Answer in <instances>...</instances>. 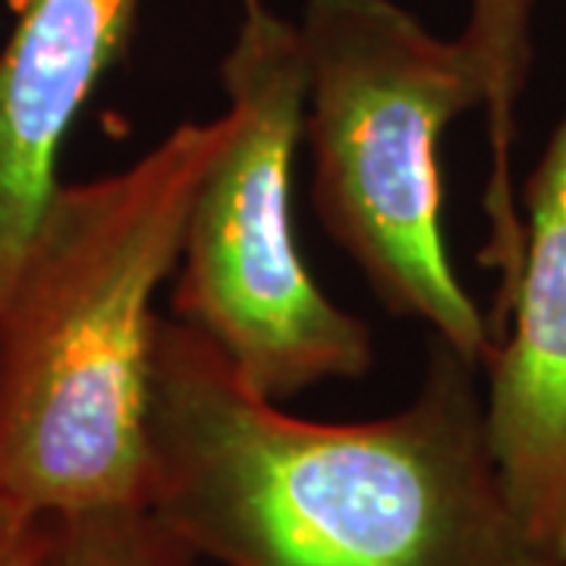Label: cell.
<instances>
[{"instance_id": "1", "label": "cell", "mask_w": 566, "mask_h": 566, "mask_svg": "<svg viewBox=\"0 0 566 566\" xmlns=\"http://www.w3.org/2000/svg\"><path fill=\"white\" fill-rule=\"evenodd\" d=\"M482 365L431 337L422 387L371 422H308L158 318L148 506L223 566H528L485 428Z\"/></svg>"}, {"instance_id": "2", "label": "cell", "mask_w": 566, "mask_h": 566, "mask_svg": "<svg viewBox=\"0 0 566 566\" xmlns=\"http://www.w3.org/2000/svg\"><path fill=\"white\" fill-rule=\"evenodd\" d=\"M230 114L180 123L98 180L61 182L0 303V510L148 506L155 296Z\"/></svg>"}, {"instance_id": "3", "label": "cell", "mask_w": 566, "mask_h": 566, "mask_svg": "<svg viewBox=\"0 0 566 566\" xmlns=\"http://www.w3.org/2000/svg\"><path fill=\"white\" fill-rule=\"evenodd\" d=\"M305 61L312 202L378 303L485 368L494 334L444 245L438 142L485 104L460 39L394 0H308Z\"/></svg>"}, {"instance_id": "4", "label": "cell", "mask_w": 566, "mask_h": 566, "mask_svg": "<svg viewBox=\"0 0 566 566\" xmlns=\"http://www.w3.org/2000/svg\"><path fill=\"white\" fill-rule=\"evenodd\" d=\"M230 133L205 170L182 233L174 318L214 344L268 400L363 378L371 331L312 277L293 223V164L305 136L296 22L243 0L221 63Z\"/></svg>"}, {"instance_id": "5", "label": "cell", "mask_w": 566, "mask_h": 566, "mask_svg": "<svg viewBox=\"0 0 566 566\" xmlns=\"http://www.w3.org/2000/svg\"><path fill=\"white\" fill-rule=\"evenodd\" d=\"M523 199L526 252L485 363V428L528 551L566 566V107Z\"/></svg>"}, {"instance_id": "6", "label": "cell", "mask_w": 566, "mask_h": 566, "mask_svg": "<svg viewBox=\"0 0 566 566\" xmlns=\"http://www.w3.org/2000/svg\"><path fill=\"white\" fill-rule=\"evenodd\" d=\"M142 0H13L0 48V303L57 192L82 107L123 61Z\"/></svg>"}, {"instance_id": "7", "label": "cell", "mask_w": 566, "mask_h": 566, "mask_svg": "<svg viewBox=\"0 0 566 566\" xmlns=\"http://www.w3.org/2000/svg\"><path fill=\"white\" fill-rule=\"evenodd\" d=\"M532 7L535 0H469V20L460 35L485 88L482 111L491 148L485 205L491 237L482 262L501 277L491 308L497 318L510 308L526 252V227L513 192V139L516 104L532 70Z\"/></svg>"}, {"instance_id": "8", "label": "cell", "mask_w": 566, "mask_h": 566, "mask_svg": "<svg viewBox=\"0 0 566 566\" xmlns=\"http://www.w3.org/2000/svg\"><path fill=\"white\" fill-rule=\"evenodd\" d=\"M151 506H111L44 520L41 566H199Z\"/></svg>"}, {"instance_id": "9", "label": "cell", "mask_w": 566, "mask_h": 566, "mask_svg": "<svg viewBox=\"0 0 566 566\" xmlns=\"http://www.w3.org/2000/svg\"><path fill=\"white\" fill-rule=\"evenodd\" d=\"M44 520L0 510V566H41Z\"/></svg>"}, {"instance_id": "10", "label": "cell", "mask_w": 566, "mask_h": 566, "mask_svg": "<svg viewBox=\"0 0 566 566\" xmlns=\"http://www.w3.org/2000/svg\"><path fill=\"white\" fill-rule=\"evenodd\" d=\"M528 566H554V564H545V560H532Z\"/></svg>"}]
</instances>
